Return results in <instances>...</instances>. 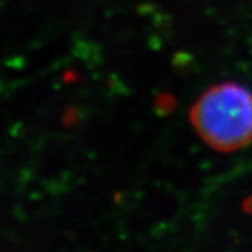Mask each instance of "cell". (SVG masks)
<instances>
[{
    "label": "cell",
    "mask_w": 252,
    "mask_h": 252,
    "mask_svg": "<svg viewBox=\"0 0 252 252\" xmlns=\"http://www.w3.org/2000/svg\"><path fill=\"white\" fill-rule=\"evenodd\" d=\"M189 119L210 147L240 150L252 141V93L234 82L215 85L193 104Z\"/></svg>",
    "instance_id": "6da1fadb"
},
{
    "label": "cell",
    "mask_w": 252,
    "mask_h": 252,
    "mask_svg": "<svg viewBox=\"0 0 252 252\" xmlns=\"http://www.w3.org/2000/svg\"><path fill=\"white\" fill-rule=\"evenodd\" d=\"M243 208H245V210H246L247 213L252 214V196L250 198H247L246 201H245V204H243Z\"/></svg>",
    "instance_id": "7a4b0ae2"
}]
</instances>
